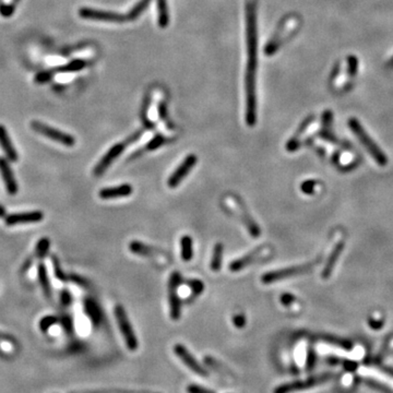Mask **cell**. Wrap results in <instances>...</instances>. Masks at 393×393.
<instances>
[{"mask_svg":"<svg viewBox=\"0 0 393 393\" xmlns=\"http://www.w3.org/2000/svg\"><path fill=\"white\" fill-rule=\"evenodd\" d=\"M125 148H126V144L122 143V142L117 143V144H115V146L110 148L107 151V153L101 158L98 164L95 165V167L93 169V175L95 177H100L104 174L105 171L109 168L110 165H112V163L123 152Z\"/></svg>","mask_w":393,"mask_h":393,"instance_id":"cell-11","label":"cell"},{"mask_svg":"<svg viewBox=\"0 0 393 393\" xmlns=\"http://www.w3.org/2000/svg\"><path fill=\"white\" fill-rule=\"evenodd\" d=\"M84 312L89 318L92 320L94 326H99L102 320V312L96 301L92 298H86L84 300Z\"/></svg>","mask_w":393,"mask_h":393,"instance_id":"cell-23","label":"cell"},{"mask_svg":"<svg viewBox=\"0 0 393 393\" xmlns=\"http://www.w3.org/2000/svg\"><path fill=\"white\" fill-rule=\"evenodd\" d=\"M294 300H295L294 296L289 295V294H284V295L282 296V297H281V301H282V304L285 305V306H287V305H291V304H292V301H294Z\"/></svg>","mask_w":393,"mask_h":393,"instance_id":"cell-39","label":"cell"},{"mask_svg":"<svg viewBox=\"0 0 393 393\" xmlns=\"http://www.w3.org/2000/svg\"><path fill=\"white\" fill-rule=\"evenodd\" d=\"M129 250L137 254V256H141L146 258H157L160 256L164 258L168 257V254L166 252H164L163 250L157 249V248H154V247H151L138 240L131 241L129 244Z\"/></svg>","mask_w":393,"mask_h":393,"instance_id":"cell-17","label":"cell"},{"mask_svg":"<svg viewBox=\"0 0 393 393\" xmlns=\"http://www.w3.org/2000/svg\"><path fill=\"white\" fill-rule=\"evenodd\" d=\"M81 18L88 20H95V21H103V22H126L130 21L128 13L127 15H120V13L112 12V11H102L95 10L91 8H82L79 11Z\"/></svg>","mask_w":393,"mask_h":393,"instance_id":"cell-9","label":"cell"},{"mask_svg":"<svg viewBox=\"0 0 393 393\" xmlns=\"http://www.w3.org/2000/svg\"><path fill=\"white\" fill-rule=\"evenodd\" d=\"M44 219L43 212L40 211H31V212H23V213H13L6 217V224L9 226L18 225V224H29V223H37Z\"/></svg>","mask_w":393,"mask_h":393,"instance_id":"cell-15","label":"cell"},{"mask_svg":"<svg viewBox=\"0 0 393 393\" xmlns=\"http://www.w3.org/2000/svg\"><path fill=\"white\" fill-rule=\"evenodd\" d=\"M318 264H319V259H317L315 261L308 262V264L299 265V266H293V267L281 269V270L268 272V273L262 275L261 282L264 284H272V283H275V282L283 281L287 278H292V277H296V275L305 274V273H308V272L312 271L313 269Z\"/></svg>","mask_w":393,"mask_h":393,"instance_id":"cell-3","label":"cell"},{"mask_svg":"<svg viewBox=\"0 0 393 393\" xmlns=\"http://www.w3.org/2000/svg\"><path fill=\"white\" fill-rule=\"evenodd\" d=\"M133 191H134L133 186L129 184H122L119 186H116V187H107V188L101 189L99 196L100 198L104 200L125 198L133 195Z\"/></svg>","mask_w":393,"mask_h":393,"instance_id":"cell-20","label":"cell"},{"mask_svg":"<svg viewBox=\"0 0 393 393\" xmlns=\"http://www.w3.org/2000/svg\"><path fill=\"white\" fill-rule=\"evenodd\" d=\"M315 128H318V125H317L316 122V119L314 116H310L308 117V118L301 123L300 127L298 128V130L296 131V134L291 138V140H289L286 144V150L288 151V152H294V151L298 150V148L300 147V143H301V138L304 135H310L312 133H310V130H313Z\"/></svg>","mask_w":393,"mask_h":393,"instance_id":"cell-13","label":"cell"},{"mask_svg":"<svg viewBox=\"0 0 393 393\" xmlns=\"http://www.w3.org/2000/svg\"><path fill=\"white\" fill-rule=\"evenodd\" d=\"M348 126L353 131V134L357 137V139L361 141V143L364 146V148L368 151V153L371 155V157L380 165V166H385L388 163V157L377 146V143L372 141L370 136L366 133V130L363 128L361 122L355 118H351L348 120Z\"/></svg>","mask_w":393,"mask_h":393,"instance_id":"cell-2","label":"cell"},{"mask_svg":"<svg viewBox=\"0 0 393 393\" xmlns=\"http://www.w3.org/2000/svg\"><path fill=\"white\" fill-rule=\"evenodd\" d=\"M344 246H345V245H344V241L343 240L339 241V243H337L334 246L333 250H332V252H331L330 257H329L328 261H327L325 268H323V271H322V278L325 279V280L329 279L330 275L332 274L333 269H334V267L336 265V262H337V260H339L341 253H342V251L344 249Z\"/></svg>","mask_w":393,"mask_h":393,"instance_id":"cell-21","label":"cell"},{"mask_svg":"<svg viewBox=\"0 0 393 393\" xmlns=\"http://www.w3.org/2000/svg\"><path fill=\"white\" fill-rule=\"evenodd\" d=\"M188 393H215L214 391L209 390L203 387H200L198 384H189L187 387Z\"/></svg>","mask_w":393,"mask_h":393,"instance_id":"cell-35","label":"cell"},{"mask_svg":"<svg viewBox=\"0 0 393 393\" xmlns=\"http://www.w3.org/2000/svg\"><path fill=\"white\" fill-rule=\"evenodd\" d=\"M296 24H297V21H296V19H294V18L285 20V21L283 22V24H282V27L280 29V31L277 34H275V36L272 38L271 42L269 43L267 50H266L268 55H272V54H274L275 52H277V50L280 47L281 43L283 42V40L295 29Z\"/></svg>","mask_w":393,"mask_h":393,"instance_id":"cell-14","label":"cell"},{"mask_svg":"<svg viewBox=\"0 0 393 393\" xmlns=\"http://www.w3.org/2000/svg\"><path fill=\"white\" fill-rule=\"evenodd\" d=\"M0 146H2L4 152L6 153L8 160L11 162H17L19 155L17 153V151L13 147V144L10 140V137L7 133V130L4 126L0 125Z\"/></svg>","mask_w":393,"mask_h":393,"instance_id":"cell-22","label":"cell"},{"mask_svg":"<svg viewBox=\"0 0 393 393\" xmlns=\"http://www.w3.org/2000/svg\"><path fill=\"white\" fill-rule=\"evenodd\" d=\"M37 277L39 284L42 286L43 292L46 296L47 299L52 298V287H51V282L50 279H48V273H47V269L44 264H39L37 268Z\"/></svg>","mask_w":393,"mask_h":393,"instance_id":"cell-24","label":"cell"},{"mask_svg":"<svg viewBox=\"0 0 393 393\" xmlns=\"http://www.w3.org/2000/svg\"><path fill=\"white\" fill-rule=\"evenodd\" d=\"M50 246H51V241L48 238H42L40 239L37 245H36V249H35V253H36V257L42 259L46 256V253L48 251V249H50Z\"/></svg>","mask_w":393,"mask_h":393,"instance_id":"cell-29","label":"cell"},{"mask_svg":"<svg viewBox=\"0 0 393 393\" xmlns=\"http://www.w3.org/2000/svg\"><path fill=\"white\" fill-rule=\"evenodd\" d=\"M174 353L177 355L179 360L186 365V366H187L190 370L196 372L197 375L202 377L208 376V371H206L204 367H202L201 365L198 363V361L194 357V355H191L187 347L182 345V344H176L174 346Z\"/></svg>","mask_w":393,"mask_h":393,"instance_id":"cell-12","label":"cell"},{"mask_svg":"<svg viewBox=\"0 0 393 393\" xmlns=\"http://www.w3.org/2000/svg\"><path fill=\"white\" fill-rule=\"evenodd\" d=\"M158 24L161 27H166L169 23V13L166 0H157Z\"/></svg>","mask_w":393,"mask_h":393,"instance_id":"cell-27","label":"cell"},{"mask_svg":"<svg viewBox=\"0 0 393 393\" xmlns=\"http://www.w3.org/2000/svg\"><path fill=\"white\" fill-rule=\"evenodd\" d=\"M198 162V157L196 154H189L185 160L179 164V166L171 173L169 176L167 185L169 188H176L178 187L184 179L188 176L190 171L194 169L196 164Z\"/></svg>","mask_w":393,"mask_h":393,"instance_id":"cell-10","label":"cell"},{"mask_svg":"<svg viewBox=\"0 0 393 393\" xmlns=\"http://www.w3.org/2000/svg\"><path fill=\"white\" fill-rule=\"evenodd\" d=\"M165 142H166V140H165V138L163 136H161V135H157L147 144L146 147H144V150H146V151L156 150L157 148H160L161 146H163Z\"/></svg>","mask_w":393,"mask_h":393,"instance_id":"cell-30","label":"cell"},{"mask_svg":"<svg viewBox=\"0 0 393 393\" xmlns=\"http://www.w3.org/2000/svg\"><path fill=\"white\" fill-rule=\"evenodd\" d=\"M150 3H151V0H140V2L138 3L134 7V8L128 12L130 21H134V20H136L138 17H139L141 13L148 8V6L150 5Z\"/></svg>","mask_w":393,"mask_h":393,"instance_id":"cell-28","label":"cell"},{"mask_svg":"<svg viewBox=\"0 0 393 393\" xmlns=\"http://www.w3.org/2000/svg\"><path fill=\"white\" fill-rule=\"evenodd\" d=\"M233 202H234V204L236 205V208L239 210V217L241 220V222L246 225L247 230H248V232H249L251 237H254V238L259 237L260 233H261L259 226L256 222H254L249 213L247 212L246 206L244 205L243 202H241V200H239L238 198H234Z\"/></svg>","mask_w":393,"mask_h":393,"instance_id":"cell-18","label":"cell"},{"mask_svg":"<svg viewBox=\"0 0 393 393\" xmlns=\"http://www.w3.org/2000/svg\"><path fill=\"white\" fill-rule=\"evenodd\" d=\"M53 262H54V270H55V275H56L57 279L59 281H63V282H67L69 281V278L67 277V275L63 272V269H61V267L59 266V261L57 260V258L53 257L52 258Z\"/></svg>","mask_w":393,"mask_h":393,"instance_id":"cell-33","label":"cell"},{"mask_svg":"<svg viewBox=\"0 0 393 393\" xmlns=\"http://www.w3.org/2000/svg\"><path fill=\"white\" fill-rule=\"evenodd\" d=\"M181 256L186 262L194 258V240L189 235H185L181 239Z\"/></svg>","mask_w":393,"mask_h":393,"instance_id":"cell-25","label":"cell"},{"mask_svg":"<svg viewBox=\"0 0 393 393\" xmlns=\"http://www.w3.org/2000/svg\"><path fill=\"white\" fill-rule=\"evenodd\" d=\"M188 284H189V286H190V288H191V291H192V293H194L195 296L202 294L203 291H204V284H203V282H202V281L197 280V279H195V280H190V281L188 282Z\"/></svg>","mask_w":393,"mask_h":393,"instance_id":"cell-31","label":"cell"},{"mask_svg":"<svg viewBox=\"0 0 393 393\" xmlns=\"http://www.w3.org/2000/svg\"><path fill=\"white\" fill-rule=\"evenodd\" d=\"M115 317L117 323H118L121 335L123 336V339H125L127 347L130 351H136L138 348V340L135 334L134 328L128 319L125 308L120 305H117L115 307Z\"/></svg>","mask_w":393,"mask_h":393,"instance_id":"cell-5","label":"cell"},{"mask_svg":"<svg viewBox=\"0 0 393 393\" xmlns=\"http://www.w3.org/2000/svg\"><path fill=\"white\" fill-rule=\"evenodd\" d=\"M5 2H6V3H9V2H11V0H5Z\"/></svg>","mask_w":393,"mask_h":393,"instance_id":"cell-41","label":"cell"},{"mask_svg":"<svg viewBox=\"0 0 393 393\" xmlns=\"http://www.w3.org/2000/svg\"><path fill=\"white\" fill-rule=\"evenodd\" d=\"M264 251H265V248L260 247V248H257V249L250 251L249 253L246 254V256H243L236 260H234L230 265V270L232 272L241 271L243 269L252 265L254 261L259 260L262 257V252Z\"/></svg>","mask_w":393,"mask_h":393,"instance_id":"cell-19","label":"cell"},{"mask_svg":"<svg viewBox=\"0 0 393 393\" xmlns=\"http://www.w3.org/2000/svg\"><path fill=\"white\" fill-rule=\"evenodd\" d=\"M31 127L34 131H35V133L42 135V136L48 138V139H51L55 142L63 144V146L73 147L74 143H75L74 138L71 135L65 134V133H63V131L55 129V128L50 127L47 125H44V123L39 122V121H32Z\"/></svg>","mask_w":393,"mask_h":393,"instance_id":"cell-8","label":"cell"},{"mask_svg":"<svg viewBox=\"0 0 393 393\" xmlns=\"http://www.w3.org/2000/svg\"><path fill=\"white\" fill-rule=\"evenodd\" d=\"M0 174H2L3 181L5 183L6 189L8 191V194L11 196L17 195L19 190V186L16 181L15 175H13V171L10 167V164L8 160H6L5 157H0Z\"/></svg>","mask_w":393,"mask_h":393,"instance_id":"cell-16","label":"cell"},{"mask_svg":"<svg viewBox=\"0 0 393 393\" xmlns=\"http://www.w3.org/2000/svg\"><path fill=\"white\" fill-rule=\"evenodd\" d=\"M233 323L238 329L244 328L246 326V317L243 314H237L233 317Z\"/></svg>","mask_w":393,"mask_h":393,"instance_id":"cell-36","label":"cell"},{"mask_svg":"<svg viewBox=\"0 0 393 393\" xmlns=\"http://www.w3.org/2000/svg\"><path fill=\"white\" fill-rule=\"evenodd\" d=\"M246 40L247 68L245 77L246 88V122L253 127L257 122L256 77L258 65V30H257V0L246 3Z\"/></svg>","mask_w":393,"mask_h":393,"instance_id":"cell-1","label":"cell"},{"mask_svg":"<svg viewBox=\"0 0 393 393\" xmlns=\"http://www.w3.org/2000/svg\"><path fill=\"white\" fill-rule=\"evenodd\" d=\"M61 325H63V327L65 328V330L67 331L68 333H71L73 331V323H72V319H71L70 316L64 315L63 317H61Z\"/></svg>","mask_w":393,"mask_h":393,"instance_id":"cell-34","label":"cell"},{"mask_svg":"<svg viewBox=\"0 0 393 393\" xmlns=\"http://www.w3.org/2000/svg\"><path fill=\"white\" fill-rule=\"evenodd\" d=\"M60 301H61V304H63V306H65V307L71 304L72 296L70 293L67 291V289H64V291L60 293Z\"/></svg>","mask_w":393,"mask_h":393,"instance_id":"cell-37","label":"cell"},{"mask_svg":"<svg viewBox=\"0 0 393 393\" xmlns=\"http://www.w3.org/2000/svg\"><path fill=\"white\" fill-rule=\"evenodd\" d=\"M69 281L74 282L75 284L81 285V286H86L88 285L86 281L84 279H82V278L78 277V275H74V274H72V275H70V277H69Z\"/></svg>","mask_w":393,"mask_h":393,"instance_id":"cell-38","label":"cell"},{"mask_svg":"<svg viewBox=\"0 0 393 393\" xmlns=\"http://www.w3.org/2000/svg\"><path fill=\"white\" fill-rule=\"evenodd\" d=\"M223 252H224V246L222 243H217L214 246L213 249V254L211 259V270L214 272H219L222 268V261H223Z\"/></svg>","mask_w":393,"mask_h":393,"instance_id":"cell-26","label":"cell"},{"mask_svg":"<svg viewBox=\"0 0 393 393\" xmlns=\"http://www.w3.org/2000/svg\"><path fill=\"white\" fill-rule=\"evenodd\" d=\"M389 67H391V68H393V57L390 59V61H389Z\"/></svg>","mask_w":393,"mask_h":393,"instance_id":"cell-40","label":"cell"},{"mask_svg":"<svg viewBox=\"0 0 393 393\" xmlns=\"http://www.w3.org/2000/svg\"><path fill=\"white\" fill-rule=\"evenodd\" d=\"M358 69V61L354 56H351L342 64H339L333 77V86L335 89H342L353 79Z\"/></svg>","mask_w":393,"mask_h":393,"instance_id":"cell-7","label":"cell"},{"mask_svg":"<svg viewBox=\"0 0 393 393\" xmlns=\"http://www.w3.org/2000/svg\"><path fill=\"white\" fill-rule=\"evenodd\" d=\"M57 321H58V320H57L56 317H54V316H46V317H44V318H43L42 320H40V322H39V328H40V330L44 331V332H45V331H47V330L50 329L52 326L56 325Z\"/></svg>","mask_w":393,"mask_h":393,"instance_id":"cell-32","label":"cell"},{"mask_svg":"<svg viewBox=\"0 0 393 393\" xmlns=\"http://www.w3.org/2000/svg\"><path fill=\"white\" fill-rule=\"evenodd\" d=\"M332 377L333 375L329 374L328 372V374H320L317 376L309 377L307 379H304V380H296L292 382L283 383L275 388L273 393H294V392L308 390L315 387H318V385L329 381Z\"/></svg>","mask_w":393,"mask_h":393,"instance_id":"cell-4","label":"cell"},{"mask_svg":"<svg viewBox=\"0 0 393 393\" xmlns=\"http://www.w3.org/2000/svg\"><path fill=\"white\" fill-rule=\"evenodd\" d=\"M183 282L182 275L178 272H173L168 280V301L169 314L173 320H178L182 316V301L178 295V286Z\"/></svg>","mask_w":393,"mask_h":393,"instance_id":"cell-6","label":"cell"}]
</instances>
